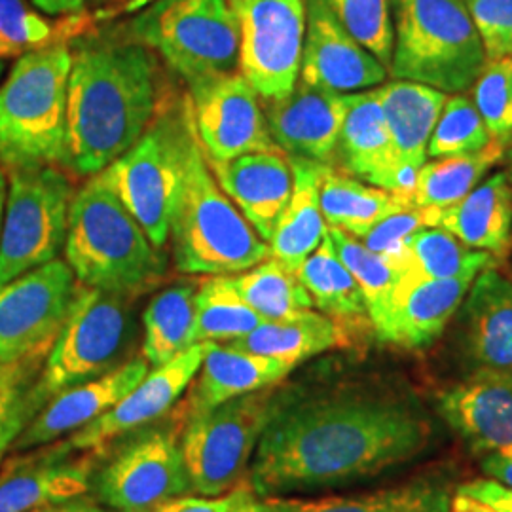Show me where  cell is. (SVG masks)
Segmentation results:
<instances>
[{
  "label": "cell",
  "instance_id": "cell-1",
  "mask_svg": "<svg viewBox=\"0 0 512 512\" xmlns=\"http://www.w3.org/2000/svg\"><path fill=\"white\" fill-rule=\"evenodd\" d=\"M431 437V418L410 391L279 403L256 446L251 490L275 497L382 475L418 458Z\"/></svg>",
  "mask_w": 512,
  "mask_h": 512
},
{
  "label": "cell",
  "instance_id": "cell-2",
  "mask_svg": "<svg viewBox=\"0 0 512 512\" xmlns=\"http://www.w3.org/2000/svg\"><path fill=\"white\" fill-rule=\"evenodd\" d=\"M156 57L141 42L92 40L73 54L65 165L97 175L133 147L160 105Z\"/></svg>",
  "mask_w": 512,
  "mask_h": 512
},
{
  "label": "cell",
  "instance_id": "cell-3",
  "mask_svg": "<svg viewBox=\"0 0 512 512\" xmlns=\"http://www.w3.org/2000/svg\"><path fill=\"white\" fill-rule=\"evenodd\" d=\"M177 190L169 219V243L183 274L236 275L270 258L260 238L217 183L196 135L190 107L173 124Z\"/></svg>",
  "mask_w": 512,
  "mask_h": 512
},
{
  "label": "cell",
  "instance_id": "cell-4",
  "mask_svg": "<svg viewBox=\"0 0 512 512\" xmlns=\"http://www.w3.org/2000/svg\"><path fill=\"white\" fill-rule=\"evenodd\" d=\"M65 256L80 285L105 293H143L165 274L164 251L99 175L74 196Z\"/></svg>",
  "mask_w": 512,
  "mask_h": 512
},
{
  "label": "cell",
  "instance_id": "cell-5",
  "mask_svg": "<svg viewBox=\"0 0 512 512\" xmlns=\"http://www.w3.org/2000/svg\"><path fill=\"white\" fill-rule=\"evenodd\" d=\"M73 54L65 44L21 55L0 86V164H65L67 90Z\"/></svg>",
  "mask_w": 512,
  "mask_h": 512
},
{
  "label": "cell",
  "instance_id": "cell-6",
  "mask_svg": "<svg viewBox=\"0 0 512 512\" xmlns=\"http://www.w3.org/2000/svg\"><path fill=\"white\" fill-rule=\"evenodd\" d=\"M389 74L446 95L473 88L488 57L465 0H391Z\"/></svg>",
  "mask_w": 512,
  "mask_h": 512
},
{
  "label": "cell",
  "instance_id": "cell-7",
  "mask_svg": "<svg viewBox=\"0 0 512 512\" xmlns=\"http://www.w3.org/2000/svg\"><path fill=\"white\" fill-rule=\"evenodd\" d=\"M133 33L188 84L239 65V21L228 0H158Z\"/></svg>",
  "mask_w": 512,
  "mask_h": 512
},
{
  "label": "cell",
  "instance_id": "cell-8",
  "mask_svg": "<svg viewBox=\"0 0 512 512\" xmlns=\"http://www.w3.org/2000/svg\"><path fill=\"white\" fill-rule=\"evenodd\" d=\"M73 198L71 181L54 165L12 169L0 230V287L57 258Z\"/></svg>",
  "mask_w": 512,
  "mask_h": 512
},
{
  "label": "cell",
  "instance_id": "cell-9",
  "mask_svg": "<svg viewBox=\"0 0 512 512\" xmlns=\"http://www.w3.org/2000/svg\"><path fill=\"white\" fill-rule=\"evenodd\" d=\"M277 404L266 387L184 421L181 450L192 490L217 497L238 484Z\"/></svg>",
  "mask_w": 512,
  "mask_h": 512
},
{
  "label": "cell",
  "instance_id": "cell-10",
  "mask_svg": "<svg viewBox=\"0 0 512 512\" xmlns=\"http://www.w3.org/2000/svg\"><path fill=\"white\" fill-rule=\"evenodd\" d=\"M128 332L126 296L78 285L73 308L37 384L40 393L50 399L116 368L128 344Z\"/></svg>",
  "mask_w": 512,
  "mask_h": 512
},
{
  "label": "cell",
  "instance_id": "cell-11",
  "mask_svg": "<svg viewBox=\"0 0 512 512\" xmlns=\"http://www.w3.org/2000/svg\"><path fill=\"white\" fill-rule=\"evenodd\" d=\"M239 73L264 101L293 92L306 38V0H241Z\"/></svg>",
  "mask_w": 512,
  "mask_h": 512
},
{
  "label": "cell",
  "instance_id": "cell-12",
  "mask_svg": "<svg viewBox=\"0 0 512 512\" xmlns=\"http://www.w3.org/2000/svg\"><path fill=\"white\" fill-rule=\"evenodd\" d=\"M76 291L71 266L59 258L0 287V363H27L50 348Z\"/></svg>",
  "mask_w": 512,
  "mask_h": 512
},
{
  "label": "cell",
  "instance_id": "cell-13",
  "mask_svg": "<svg viewBox=\"0 0 512 512\" xmlns=\"http://www.w3.org/2000/svg\"><path fill=\"white\" fill-rule=\"evenodd\" d=\"M190 86V114L205 158L230 162L239 156L277 150L258 93L241 73L215 74Z\"/></svg>",
  "mask_w": 512,
  "mask_h": 512
},
{
  "label": "cell",
  "instance_id": "cell-14",
  "mask_svg": "<svg viewBox=\"0 0 512 512\" xmlns=\"http://www.w3.org/2000/svg\"><path fill=\"white\" fill-rule=\"evenodd\" d=\"M97 175L143 226L154 247L164 251L177 190L173 124H156Z\"/></svg>",
  "mask_w": 512,
  "mask_h": 512
},
{
  "label": "cell",
  "instance_id": "cell-15",
  "mask_svg": "<svg viewBox=\"0 0 512 512\" xmlns=\"http://www.w3.org/2000/svg\"><path fill=\"white\" fill-rule=\"evenodd\" d=\"M95 484L99 499L120 512L152 511L192 488L183 450L164 431L129 442L99 473Z\"/></svg>",
  "mask_w": 512,
  "mask_h": 512
},
{
  "label": "cell",
  "instance_id": "cell-16",
  "mask_svg": "<svg viewBox=\"0 0 512 512\" xmlns=\"http://www.w3.org/2000/svg\"><path fill=\"white\" fill-rule=\"evenodd\" d=\"M458 313L467 378L512 384V272L497 262L484 268Z\"/></svg>",
  "mask_w": 512,
  "mask_h": 512
},
{
  "label": "cell",
  "instance_id": "cell-17",
  "mask_svg": "<svg viewBox=\"0 0 512 512\" xmlns=\"http://www.w3.org/2000/svg\"><path fill=\"white\" fill-rule=\"evenodd\" d=\"M264 103L268 131L289 158L321 165L338 162L348 93L315 88L298 78L289 95Z\"/></svg>",
  "mask_w": 512,
  "mask_h": 512
},
{
  "label": "cell",
  "instance_id": "cell-18",
  "mask_svg": "<svg viewBox=\"0 0 512 512\" xmlns=\"http://www.w3.org/2000/svg\"><path fill=\"white\" fill-rule=\"evenodd\" d=\"M205 355V342H198L135 385L128 395L107 414L90 421L71 435V446L78 452H99L110 442L131 433L150 421L162 418L181 399L184 389L196 378Z\"/></svg>",
  "mask_w": 512,
  "mask_h": 512
},
{
  "label": "cell",
  "instance_id": "cell-19",
  "mask_svg": "<svg viewBox=\"0 0 512 512\" xmlns=\"http://www.w3.org/2000/svg\"><path fill=\"white\" fill-rule=\"evenodd\" d=\"M389 71L332 16L323 0H306L300 80L336 93L372 90Z\"/></svg>",
  "mask_w": 512,
  "mask_h": 512
},
{
  "label": "cell",
  "instance_id": "cell-20",
  "mask_svg": "<svg viewBox=\"0 0 512 512\" xmlns=\"http://www.w3.org/2000/svg\"><path fill=\"white\" fill-rule=\"evenodd\" d=\"M74 452L63 440L6 461L0 471V512H33L88 494L93 461Z\"/></svg>",
  "mask_w": 512,
  "mask_h": 512
},
{
  "label": "cell",
  "instance_id": "cell-21",
  "mask_svg": "<svg viewBox=\"0 0 512 512\" xmlns=\"http://www.w3.org/2000/svg\"><path fill=\"white\" fill-rule=\"evenodd\" d=\"M148 374L147 359H135L107 374L55 393L23 429L12 450L27 452L73 435L90 421L107 414Z\"/></svg>",
  "mask_w": 512,
  "mask_h": 512
},
{
  "label": "cell",
  "instance_id": "cell-22",
  "mask_svg": "<svg viewBox=\"0 0 512 512\" xmlns=\"http://www.w3.org/2000/svg\"><path fill=\"white\" fill-rule=\"evenodd\" d=\"M207 164L224 194L268 243L275 222L293 194V165L289 156L277 148L251 152L230 162L207 160Z\"/></svg>",
  "mask_w": 512,
  "mask_h": 512
},
{
  "label": "cell",
  "instance_id": "cell-23",
  "mask_svg": "<svg viewBox=\"0 0 512 512\" xmlns=\"http://www.w3.org/2000/svg\"><path fill=\"white\" fill-rule=\"evenodd\" d=\"M476 275L429 279L404 272L380 340L403 349L435 344L461 308Z\"/></svg>",
  "mask_w": 512,
  "mask_h": 512
},
{
  "label": "cell",
  "instance_id": "cell-24",
  "mask_svg": "<svg viewBox=\"0 0 512 512\" xmlns=\"http://www.w3.org/2000/svg\"><path fill=\"white\" fill-rule=\"evenodd\" d=\"M376 90L395 154V194H408L427 162L429 141L448 95L395 78Z\"/></svg>",
  "mask_w": 512,
  "mask_h": 512
},
{
  "label": "cell",
  "instance_id": "cell-25",
  "mask_svg": "<svg viewBox=\"0 0 512 512\" xmlns=\"http://www.w3.org/2000/svg\"><path fill=\"white\" fill-rule=\"evenodd\" d=\"M437 410L475 454H511L512 384L467 378L440 395Z\"/></svg>",
  "mask_w": 512,
  "mask_h": 512
},
{
  "label": "cell",
  "instance_id": "cell-26",
  "mask_svg": "<svg viewBox=\"0 0 512 512\" xmlns=\"http://www.w3.org/2000/svg\"><path fill=\"white\" fill-rule=\"evenodd\" d=\"M293 368L270 357L205 342L202 366L192 393L181 406V418L190 420L219 404L272 387L287 378Z\"/></svg>",
  "mask_w": 512,
  "mask_h": 512
},
{
  "label": "cell",
  "instance_id": "cell-27",
  "mask_svg": "<svg viewBox=\"0 0 512 512\" xmlns=\"http://www.w3.org/2000/svg\"><path fill=\"white\" fill-rule=\"evenodd\" d=\"M431 226L452 232L476 251L503 260L512 249V183L505 171L486 177L463 200L427 209Z\"/></svg>",
  "mask_w": 512,
  "mask_h": 512
},
{
  "label": "cell",
  "instance_id": "cell-28",
  "mask_svg": "<svg viewBox=\"0 0 512 512\" xmlns=\"http://www.w3.org/2000/svg\"><path fill=\"white\" fill-rule=\"evenodd\" d=\"M338 162L355 179L395 192V154L376 88L348 93Z\"/></svg>",
  "mask_w": 512,
  "mask_h": 512
},
{
  "label": "cell",
  "instance_id": "cell-29",
  "mask_svg": "<svg viewBox=\"0 0 512 512\" xmlns=\"http://www.w3.org/2000/svg\"><path fill=\"white\" fill-rule=\"evenodd\" d=\"M289 160L293 165V194L275 222L268 245L272 258L298 272L304 260L321 245L329 226L319 202L321 164L294 158Z\"/></svg>",
  "mask_w": 512,
  "mask_h": 512
},
{
  "label": "cell",
  "instance_id": "cell-30",
  "mask_svg": "<svg viewBox=\"0 0 512 512\" xmlns=\"http://www.w3.org/2000/svg\"><path fill=\"white\" fill-rule=\"evenodd\" d=\"M346 344V329L340 323L325 313L306 310L289 319L264 321L228 346L296 366Z\"/></svg>",
  "mask_w": 512,
  "mask_h": 512
},
{
  "label": "cell",
  "instance_id": "cell-31",
  "mask_svg": "<svg viewBox=\"0 0 512 512\" xmlns=\"http://www.w3.org/2000/svg\"><path fill=\"white\" fill-rule=\"evenodd\" d=\"M321 211L329 228L363 239L385 217L408 209L401 196L359 181L332 165H321Z\"/></svg>",
  "mask_w": 512,
  "mask_h": 512
},
{
  "label": "cell",
  "instance_id": "cell-32",
  "mask_svg": "<svg viewBox=\"0 0 512 512\" xmlns=\"http://www.w3.org/2000/svg\"><path fill=\"white\" fill-rule=\"evenodd\" d=\"M505 143L490 141L476 152L439 158L421 165L414 186L401 196L406 207L444 209L463 200L482 183L495 165L503 162Z\"/></svg>",
  "mask_w": 512,
  "mask_h": 512
},
{
  "label": "cell",
  "instance_id": "cell-33",
  "mask_svg": "<svg viewBox=\"0 0 512 512\" xmlns=\"http://www.w3.org/2000/svg\"><path fill=\"white\" fill-rule=\"evenodd\" d=\"M296 274L310 294L313 306L342 327L365 321L370 323L363 293L336 253L329 232Z\"/></svg>",
  "mask_w": 512,
  "mask_h": 512
},
{
  "label": "cell",
  "instance_id": "cell-34",
  "mask_svg": "<svg viewBox=\"0 0 512 512\" xmlns=\"http://www.w3.org/2000/svg\"><path fill=\"white\" fill-rule=\"evenodd\" d=\"M272 512H450L452 497L435 482H412L359 497H262Z\"/></svg>",
  "mask_w": 512,
  "mask_h": 512
},
{
  "label": "cell",
  "instance_id": "cell-35",
  "mask_svg": "<svg viewBox=\"0 0 512 512\" xmlns=\"http://www.w3.org/2000/svg\"><path fill=\"white\" fill-rule=\"evenodd\" d=\"M194 294L192 285H179L158 294L148 304L143 349L148 365H165L198 344Z\"/></svg>",
  "mask_w": 512,
  "mask_h": 512
},
{
  "label": "cell",
  "instance_id": "cell-36",
  "mask_svg": "<svg viewBox=\"0 0 512 512\" xmlns=\"http://www.w3.org/2000/svg\"><path fill=\"white\" fill-rule=\"evenodd\" d=\"M329 238L332 239L336 253L342 258L351 275L355 277L365 298L370 325L376 332V336L380 338L389 321L395 294L404 272H401L397 266H393L391 262H387L382 256L366 249L359 239L349 236L338 228H329Z\"/></svg>",
  "mask_w": 512,
  "mask_h": 512
},
{
  "label": "cell",
  "instance_id": "cell-37",
  "mask_svg": "<svg viewBox=\"0 0 512 512\" xmlns=\"http://www.w3.org/2000/svg\"><path fill=\"white\" fill-rule=\"evenodd\" d=\"M230 281L243 302L264 321L289 319L313 308L311 296L300 283L298 274L272 256L251 270L230 275Z\"/></svg>",
  "mask_w": 512,
  "mask_h": 512
},
{
  "label": "cell",
  "instance_id": "cell-38",
  "mask_svg": "<svg viewBox=\"0 0 512 512\" xmlns=\"http://www.w3.org/2000/svg\"><path fill=\"white\" fill-rule=\"evenodd\" d=\"M196 340L234 342L264 323L234 289L230 275H213L194 294Z\"/></svg>",
  "mask_w": 512,
  "mask_h": 512
},
{
  "label": "cell",
  "instance_id": "cell-39",
  "mask_svg": "<svg viewBox=\"0 0 512 512\" xmlns=\"http://www.w3.org/2000/svg\"><path fill=\"white\" fill-rule=\"evenodd\" d=\"M408 270L429 279H450L465 274H480L497 258L467 247L452 232L440 226L418 230L406 245Z\"/></svg>",
  "mask_w": 512,
  "mask_h": 512
},
{
  "label": "cell",
  "instance_id": "cell-40",
  "mask_svg": "<svg viewBox=\"0 0 512 512\" xmlns=\"http://www.w3.org/2000/svg\"><path fill=\"white\" fill-rule=\"evenodd\" d=\"M492 141L475 101L465 93H454L446 99L439 122L433 129L427 158L439 160L476 152Z\"/></svg>",
  "mask_w": 512,
  "mask_h": 512
},
{
  "label": "cell",
  "instance_id": "cell-41",
  "mask_svg": "<svg viewBox=\"0 0 512 512\" xmlns=\"http://www.w3.org/2000/svg\"><path fill=\"white\" fill-rule=\"evenodd\" d=\"M332 16L389 71L395 29L391 0H323Z\"/></svg>",
  "mask_w": 512,
  "mask_h": 512
},
{
  "label": "cell",
  "instance_id": "cell-42",
  "mask_svg": "<svg viewBox=\"0 0 512 512\" xmlns=\"http://www.w3.org/2000/svg\"><path fill=\"white\" fill-rule=\"evenodd\" d=\"M492 139L509 143L512 137V57L488 59L473 84V97Z\"/></svg>",
  "mask_w": 512,
  "mask_h": 512
},
{
  "label": "cell",
  "instance_id": "cell-43",
  "mask_svg": "<svg viewBox=\"0 0 512 512\" xmlns=\"http://www.w3.org/2000/svg\"><path fill=\"white\" fill-rule=\"evenodd\" d=\"M55 42V27L33 12L25 0H0V59L46 48Z\"/></svg>",
  "mask_w": 512,
  "mask_h": 512
},
{
  "label": "cell",
  "instance_id": "cell-44",
  "mask_svg": "<svg viewBox=\"0 0 512 512\" xmlns=\"http://www.w3.org/2000/svg\"><path fill=\"white\" fill-rule=\"evenodd\" d=\"M431 226L427 209L408 207L399 213H393L384 220H380L365 238L359 239L366 249L382 256L401 272H408L406 260V245L421 228Z\"/></svg>",
  "mask_w": 512,
  "mask_h": 512
},
{
  "label": "cell",
  "instance_id": "cell-45",
  "mask_svg": "<svg viewBox=\"0 0 512 512\" xmlns=\"http://www.w3.org/2000/svg\"><path fill=\"white\" fill-rule=\"evenodd\" d=\"M488 59L512 57V0H465Z\"/></svg>",
  "mask_w": 512,
  "mask_h": 512
},
{
  "label": "cell",
  "instance_id": "cell-46",
  "mask_svg": "<svg viewBox=\"0 0 512 512\" xmlns=\"http://www.w3.org/2000/svg\"><path fill=\"white\" fill-rule=\"evenodd\" d=\"M46 403L38 385L19 384L0 393V461Z\"/></svg>",
  "mask_w": 512,
  "mask_h": 512
},
{
  "label": "cell",
  "instance_id": "cell-47",
  "mask_svg": "<svg viewBox=\"0 0 512 512\" xmlns=\"http://www.w3.org/2000/svg\"><path fill=\"white\" fill-rule=\"evenodd\" d=\"M243 486L238 490H232L224 497H213V499H198V497H175L169 499L162 505L154 507L148 512H228L236 503Z\"/></svg>",
  "mask_w": 512,
  "mask_h": 512
},
{
  "label": "cell",
  "instance_id": "cell-48",
  "mask_svg": "<svg viewBox=\"0 0 512 512\" xmlns=\"http://www.w3.org/2000/svg\"><path fill=\"white\" fill-rule=\"evenodd\" d=\"M458 494L475 497L478 501L488 503L490 507H494L497 511L512 512L511 488H505V486L497 484L490 478H478L473 482L461 484L458 488Z\"/></svg>",
  "mask_w": 512,
  "mask_h": 512
},
{
  "label": "cell",
  "instance_id": "cell-49",
  "mask_svg": "<svg viewBox=\"0 0 512 512\" xmlns=\"http://www.w3.org/2000/svg\"><path fill=\"white\" fill-rule=\"evenodd\" d=\"M482 473L497 484L512 490V452L511 454H486L480 459Z\"/></svg>",
  "mask_w": 512,
  "mask_h": 512
},
{
  "label": "cell",
  "instance_id": "cell-50",
  "mask_svg": "<svg viewBox=\"0 0 512 512\" xmlns=\"http://www.w3.org/2000/svg\"><path fill=\"white\" fill-rule=\"evenodd\" d=\"M25 378H27V363H0V393L23 384Z\"/></svg>",
  "mask_w": 512,
  "mask_h": 512
},
{
  "label": "cell",
  "instance_id": "cell-51",
  "mask_svg": "<svg viewBox=\"0 0 512 512\" xmlns=\"http://www.w3.org/2000/svg\"><path fill=\"white\" fill-rule=\"evenodd\" d=\"M33 2L44 14H50V16L74 14V12H80L84 6V0H33Z\"/></svg>",
  "mask_w": 512,
  "mask_h": 512
},
{
  "label": "cell",
  "instance_id": "cell-52",
  "mask_svg": "<svg viewBox=\"0 0 512 512\" xmlns=\"http://www.w3.org/2000/svg\"><path fill=\"white\" fill-rule=\"evenodd\" d=\"M228 512H272L262 499H256L255 492L247 486H243L236 503Z\"/></svg>",
  "mask_w": 512,
  "mask_h": 512
},
{
  "label": "cell",
  "instance_id": "cell-53",
  "mask_svg": "<svg viewBox=\"0 0 512 512\" xmlns=\"http://www.w3.org/2000/svg\"><path fill=\"white\" fill-rule=\"evenodd\" d=\"M450 512H501L490 507L488 503L484 501H478L475 497H469V495L458 494L452 497V503H450Z\"/></svg>",
  "mask_w": 512,
  "mask_h": 512
},
{
  "label": "cell",
  "instance_id": "cell-54",
  "mask_svg": "<svg viewBox=\"0 0 512 512\" xmlns=\"http://www.w3.org/2000/svg\"><path fill=\"white\" fill-rule=\"evenodd\" d=\"M33 512H110L99 505H95L92 501H78V499H71L65 503H57V505H48Z\"/></svg>",
  "mask_w": 512,
  "mask_h": 512
},
{
  "label": "cell",
  "instance_id": "cell-55",
  "mask_svg": "<svg viewBox=\"0 0 512 512\" xmlns=\"http://www.w3.org/2000/svg\"><path fill=\"white\" fill-rule=\"evenodd\" d=\"M4 203H6V179H4V171L0 169V230H2V217H4Z\"/></svg>",
  "mask_w": 512,
  "mask_h": 512
},
{
  "label": "cell",
  "instance_id": "cell-56",
  "mask_svg": "<svg viewBox=\"0 0 512 512\" xmlns=\"http://www.w3.org/2000/svg\"><path fill=\"white\" fill-rule=\"evenodd\" d=\"M503 162H505V165H507L505 173H507V177L511 179L512 183V137L511 141L507 143V148H505V156H503Z\"/></svg>",
  "mask_w": 512,
  "mask_h": 512
},
{
  "label": "cell",
  "instance_id": "cell-57",
  "mask_svg": "<svg viewBox=\"0 0 512 512\" xmlns=\"http://www.w3.org/2000/svg\"><path fill=\"white\" fill-rule=\"evenodd\" d=\"M228 2H230V6H232V10H234V8H236V6H238L239 2H241V0H228Z\"/></svg>",
  "mask_w": 512,
  "mask_h": 512
},
{
  "label": "cell",
  "instance_id": "cell-58",
  "mask_svg": "<svg viewBox=\"0 0 512 512\" xmlns=\"http://www.w3.org/2000/svg\"><path fill=\"white\" fill-rule=\"evenodd\" d=\"M2 69H4V63H2V59H0V76H2Z\"/></svg>",
  "mask_w": 512,
  "mask_h": 512
}]
</instances>
